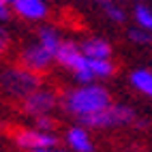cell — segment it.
Here are the masks:
<instances>
[{
  "label": "cell",
  "instance_id": "1",
  "mask_svg": "<svg viewBox=\"0 0 152 152\" xmlns=\"http://www.w3.org/2000/svg\"><path fill=\"white\" fill-rule=\"evenodd\" d=\"M109 103H111V96L107 92V88L99 86V84H88V86L73 88L62 99V107L69 114H73L77 120H82L86 116H92V114H99Z\"/></svg>",
  "mask_w": 152,
  "mask_h": 152
},
{
  "label": "cell",
  "instance_id": "2",
  "mask_svg": "<svg viewBox=\"0 0 152 152\" xmlns=\"http://www.w3.org/2000/svg\"><path fill=\"white\" fill-rule=\"evenodd\" d=\"M137 111L131 107V105H124V103H109L103 111L99 114H92V116H86L82 118L84 129H118V126H131L135 124L137 120Z\"/></svg>",
  "mask_w": 152,
  "mask_h": 152
},
{
  "label": "cell",
  "instance_id": "3",
  "mask_svg": "<svg viewBox=\"0 0 152 152\" xmlns=\"http://www.w3.org/2000/svg\"><path fill=\"white\" fill-rule=\"evenodd\" d=\"M54 60H56L58 64H62L64 69L73 71L75 79L82 86L94 84V75H92V71L88 69V60L82 54L79 45H75L73 41H62V43H60L58 52L54 54Z\"/></svg>",
  "mask_w": 152,
  "mask_h": 152
},
{
  "label": "cell",
  "instance_id": "4",
  "mask_svg": "<svg viewBox=\"0 0 152 152\" xmlns=\"http://www.w3.org/2000/svg\"><path fill=\"white\" fill-rule=\"evenodd\" d=\"M0 82H2L4 90L9 94L13 96H28L39 90V84H41V79H39L37 73H32V71L28 69H9L2 73V77H0Z\"/></svg>",
  "mask_w": 152,
  "mask_h": 152
},
{
  "label": "cell",
  "instance_id": "5",
  "mask_svg": "<svg viewBox=\"0 0 152 152\" xmlns=\"http://www.w3.org/2000/svg\"><path fill=\"white\" fill-rule=\"evenodd\" d=\"M15 144L28 152L32 150H45V148H58V137L54 133H41L37 129H26L15 135Z\"/></svg>",
  "mask_w": 152,
  "mask_h": 152
},
{
  "label": "cell",
  "instance_id": "6",
  "mask_svg": "<svg viewBox=\"0 0 152 152\" xmlns=\"http://www.w3.org/2000/svg\"><path fill=\"white\" fill-rule=\"evenodd\" d=\"M54 107H56V94L47 92V90H37V92L28 94V96L24 99V109H26V114L34 116V118L47 116Z\"/></svg>",
  "mask_w": 152,
  "mask_h": 152
},
{
  "label": "cell",
  "instance_id": "7",
  "mask_svg": "<svg viewBox=\"0 0 152 152\" xmlns=\"http://www.w3.org/2000/svg\"><path fill=\"white\" fill-rule=\"evenodd\" d=\"M22 60H24V69L32 71V73H41V71H47V66L52 64L54 56L49 54L47 49H43L39 43H34V45L24 49Z\"/></svg>",
  "mask_w": 152,
  "mask_h": 152
},
{
  "label": "cell",
  "instance_id": "8",
  "mask_svg": "<svg viewBox=\"0 0 152 152\" xmlns=\"http://www.w3.org/2000/svg\"><path fill=\"white\" fill-rule=\"evenodd\" d=\"M66 146L73 150V152H94V144H92V137H90L88 129H84L82 124H75L66 131L64 135Z\"/></svg>",
  "mask_w": 152,
  "mask_h": 152
},
{
  "label": "cell",
  "instance_id": "9",
  "mask_svg": "<svg viewBox=\"0 0 152 152\" xmlns=\"http://www.w3.org/2000/svg\"><path fill=\"white\" fill-rule=\"evenodd\" d=\"M86 60H109L111 58V43L101 37H90L79 45Z\"/></svg>",
  "mask_w": 152,
  "mask_h": 152
},
{
  "label": "cell",
  "instance_id": "10",
  "mask_svg": "<svg viewBox=\"0 0 152 152\" xmlns=\"http://www.w3.org/2000/svg\"><path fill=\"white\" fill-rule=\"evenodd\" d=\"M13 7H15V13H19L26 19H43L47 15L45 0H15Z\"/></svg>",
  "mask_w": 152,
  "mask_h": 152
},
{
  "label": "cell",
  "instance_id": "11",
  "mask_svg": "<svg viewBox=\"0 0 152 152\" xmlns=\"http://www.w3.org/2000/svg\"><path fill=\"white\" fill-rule=\"evenodd\" d=\"M129 82L135 90H139L141 94L152 99V71L150 69H135L129 75Z\"/></svg>",
  "mask_w": 152,
  "mask_h": 152
},
{
  "label": "cell",
  "instance_id": "12",
  "mask_svg": "<svg viewBox=\"0 0 152 152\" xmlns=\"http://www.w3.org/2000/svg\"><path fill=\"white\" fill-rule=\"evenodd\" d=\"M60 43H62V39H60V34L56 32L54 28H49V26L39 28V45H41L43 49H47L52 56L58 52Z\"/></svg>",
  "mask_w": 152,
  "mask_h": 152
},
{
  "label": "cell",
  "instance_id": "13",
  "mask_svg": "<svg viewBox=\"0 0 152 152\" xmlns=\"http://www.w3.org/2000/svg\"><path fill=\"white\" fill-rule=\"evenodd\" d=\"M94 2L103 9V13L107 15V19H111V22H116V24H122L124 19H126V13H124V9L120 7L116 0H94Z\"/></svg>",
  "mask_w": 152,
  "mask_h": 152
},
{
  "label": "cell",
  "instance_id": "14",
  "mask_svg": "<svg viewBox=\"0 0 152 152\" xmlns=\"http://www.w3.org/2000/svg\"><path fill=\"white\" fill-rule=\"evenodd\" d=\"M88 69L92 71L94 79H107L116 73V64L109 60H88Z\"/></svg>",
  "mask_w": 152,
  "mask_h": 152
},
{
  "label": "cell",
  "instance_id": "15",
  "mask_svg": "<svg viewBox=\"0 0 152 152\" xmlns=\"http://www.w3.org/2000/svg\"><path fill=\"white\" fill-rule=\"evenodd\" d=\"M133 19H135L137 28H141L144 32L152 34V9H150V7H146V4H135V9H133Z\"/></svg>",
  "mask_w": 152,
  "mask_h": 152
},
{
  "label": "cell",
  "instance_id": "16",
  "mask_svg": "<svg viewBox=\"0 0 152 152\" xmlns=\"http://www.w3.org/2000/svg\"><path fill=\"white\" fill-rule=\"evenodd\" d=\"M126 37H129V41H131V43H135V45H144V47H146V45H150V43H152V34L144 32V30L137 28V26L129 28Z\"/></svg>",
  "mask_w": 152,
  "mask_h": 152
},
{
  "label": "cell",
  "instance_id": "17",
  "mask_svg": "<svg viewBox=\"0 0 152 152\" xmlns=\"http://www.w3.org/2000/svg\"><path fill=\"white\" fill-rule=\"evenodd\" d=\"M54 126H56V122L49 116H41L34 120V129L41 131V133H54Z\"/></svg>",
  "mask_w": 152,
  "mask_h": 152
},
{
  "label": "cell",
  "instance_id": "18",
  "mask_svg": "<svg viewBox=\"0 0 152 152\" xmlns=\"http://www.w3.org/2000/svg\"><path fill=\"white\" fill-rule=\"evenodd\" d=\"M7 47H9V34H7V30L0 28V54H2Z\"/></svg>",
  "mask_w": 152,
  "mask_h": 152
},
{
  "label": "cell",
  "instance_id": "19",
  "mask_svg": "<svg viewBox=\"0 0 152 152\" xmlns=\"http://www.w3.org/2000/svg\"><path fill=\"white\" fill-rule=\"evenodd\" d=\"M9 17V13H7V4L0 0V19H7Z\"/></svg>",
  "mask_w": 152,
  "mask_h": 152
},
{
  "label": "cell",
  "instance_id": "20",
  "mask_svg": "<svg viewBox=\"0 0 152 152\" xmlns=\"http://www.w3.org/2000/svg\"><path fill=\"white\" fill-rule=\"evenodd\" d=\"M32 152H66V150H60V148H45V150H32Z\"/></svg>",
  "mask_w": 152,
  "mask_h": 152
},
{
  "label": "cell",
  "instance_id": "21",
  "mask_svg": "<svg viewBox=\"0 0 152 152\" xmlns=\"http://www.w3.org/2000/svg\"><path fill=\"white\" fill-rule=\"evenodd\" d=\"M131 152H148V150H144V148H135V150H131Z\"/></svg>",
  "mask_w": 152,
  "mask_h": 152
},
{
  "label": "cell",
  "instance_id": "22",
  "mask_svg": "<svg viewBox=\"0 0 152 152\" xmlns=\"http://www.w3.org/2000/svg\"><path fill=\"white\" fill-rule=\"evenodd\" d=\"M2 2H4V4H7V2H15V0H2Z\"/></svg>",
  "mask_w": 152,
  "mask_h": 152
},
{
  "label": "cell",
  "instance_id": "23",
  "mask_svg": "<svg viewBox=\"0 0 152 152\" xmlns=\"http://www.w3.org/2000/svg\"><path fill=\"white\" fill-rule=\"evenodd\" d=\"M135 2H137V4H141V0H135Z\"/></svg>",
  "mask_w": 152,
  "mask_h": 152
}]
</instances>
